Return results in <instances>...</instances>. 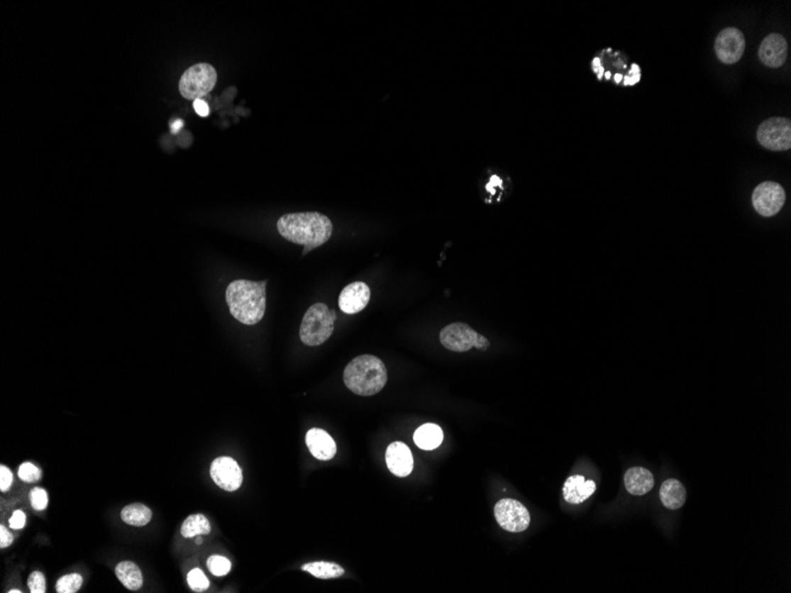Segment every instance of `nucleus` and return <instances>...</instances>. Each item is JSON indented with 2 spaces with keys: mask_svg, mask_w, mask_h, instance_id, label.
I'll use <instances>...</instances> for the list:
<instances>
[{
  "mask_svg": "<svg viewBox=\"0 0 791 593\" xmlns=\"http://www.w3.org/2000/svg\"><path fill=\"white\" fill-rule=\"evenodd\" d=\"M277 231L284 240L304 245V255L330 240L333 224L319 212L288 214L279 219Z\"/></svg>",
  "mask_w": 791,
  "mask_h": 593,
  "instance_id": "1",
  "label": "nucleus"
},
{
  "mask_svg": "<svg viewBox=\"0 0 791 593\" xmlns=\"http://www.w3.org/2000/svg\"><path fill=\"white\" fill-rule=\"evenodd\" d=\"M267 281L236 279L226 292V304L233 318L244 325H256L265 316Z\"/></svg>",
  "mask_w": 791,
  "mask_h": 593,
  "instance_id": "2",
  "label": "nucleus"
},
{
  "mask_svg": "<svg viewBox=\"0 0 791 593\" xmlns=\"http://www.w3.org/2000/svg\"><path fill=\"white\" fill-rule=\"evenodd\" d=\"M387 382V367L375 355L364 354L355 358L345 368V385L358 396H375L383 389Z\"/></svg>",
  "mask_w": 791,
  "mask_h": 593,
  "instance_id": "3",
  "label": "nucleus"
},
{
  "mask_svg": "<svg viewBox=\"0 0 791 593\" xmlns=\"http://www.w3.org/2000/svg\"><path fill=\"white\" fill-rule=\"evenodd\" d=\"M337 320L336 311L325 304H315L308 308L300 326V339L307 346H319L330 339Z\"/></svg>",
  "mask_w": 791,
  "mask_h": 593,
  "instance_id": "4",
  "label": "nucleus"
},
{
  "mask_svg": "<svg viewBox=\"0 0 791 593\" xmlns=\"http://www.w3.org/2000/svg\"><path fill=\"white\" fill-rule=\"evenodd\" d=\"M217 83V72L209 63H198L184 72L180 77L179 92L187 100L206 96Z\"/></svg>",
  "mask_w": 791,
  "mask_h": 593,
  "instance_id": "5",
  "label": "nucleus"
},
{
  "mask_svg": "<svg viewBox=\"0 0 791 593\" xmlns=\"http://www.w3.org/2000/svg\"><path fill=\"white\" fill-rule=\"evenodd\" d=\"M494 515L500 527L507 532H524L530 526L531 516L527 508L513 499L499 501L495 504Z\"/></svg>",
  "mask_w": 791,
  "mask_h": 593,
  "instance_id": "6",
  "label": "nucleus"
},
{
  "mask_svg": "<svg viewBox=\"0 0 791 593\" xmlns=\"http://www.w3.org/2000/svg\"><path fill=\"white\" fill-rule=\"evenodd\" d=\"M757 139L771 150H787L791 147V123L787 118H771L759 126Z\"/></svg>",
  "mask_w": 791,
  "mask_h": 593,
  "instance_id": "7",
  "label": "nucleus"
},
{
  "mask_svg": "<svg viewBox=\"0 0 791 593\" xmlns=\"http://www.w3.org/2000/svg\"><path fill=\"white\" fill-rule=\"evenodd\" d=\"M785 203V192L777 182H765L756 187L752 204L756 211L764 217H773L780 211Z\"/></svg>",
  "mask_w": 791,
  "mask_h": 593,
  "instance_id": "8",
  "label": "nucleus"
},
{
  "mask_svg": "<svg viewBox=\"0 0 791 593\" xmlns=\"http://www.w3.org/2000/svg\"><path fill=\"white\" fill-rule=\"evenodd\" d=\"M714 49H716L717 56L723 63L726 65L737 63L744 54V35L738 29L727 28L717 37Z\"/></svg>",
  "mask_w": 791,
  "mask_h": 593,
  "instance_id": "9",
  "label": "nucleus"
},
{
  "mask_svg": "<svg viewBox=\"0 0 791 593\" xmlns=\"http://www.w3.org/2000/svg\"><path fill=\"white\" fill-rule=\"evenodd\" d=\"M210 475L214 482L226 492H235L238 489L243 481V475L238 463L233 458H226V456L216 458L215 461L212 462Z\"/></svg>",
  "mask_w": 791,
  "mask_h": 593,
  "instance_id": "10",
  "label": "nucleus"
},
{
  "mask_svg": "<svg viewBox=\"0 0 791 593\" xmlns=\"http://www.w3.org/2000/svg\"><path fill=\"white\" fill-rule=\"evenodd\" d=\"M477 338V333L462 322H455L446 326L441 331V343L453 352H467L472 350Z\"/></svg>",
  "mask_w": 791,
  "mask_h": 593,
  "instance_id": "11",
  "label": "nucleus"
},
{
  "mask_svg": "<svg viewBox=\"0 0 791 593\" xmlns=\"http://www.w3.org/2000/svg\"><path fill=\"white\" fill-rule=\"evenodd\" d=\"M371 292L364 282H353L345 287L339 295V307L345 314H357L369 304Z\"/></svg>",
  "mask_w": 791,
  "mask_h": 593,
  "instance_id": "12",
  "label": "nucleus"
},
{
  "mask_svg": "<svg viewBox=\"0 0 791 593\" xmlns=\"http://www.w3.org/2000/svg\"><path fill=\"white\" fill-rule=\"evenodd\" d=\"M787 44L783 36L771 33L759 47V60L769 68H780L787 60Z\"/></svg>",
  "mask_w": 791,
  "mask_h": 593,
  "instance_id": "13",
  "label": "nucleus"
},
{
  "mask_svg": "<svg viewBox=\"0 0 791 593\" xmlns=\"http://www.w3.org/2000/svg\"><path fill=\"white\" fill-rule=\"evenodd\" d=\"M387 465L394 475L405 477L410 475L414 469V458L411 451L404 443L394 442L387 449Z\"/></svg>",
  "mask_w": 791,
  "mask_h": 593,
  "instance_id": "14",
  "label": "nucleus"
},
{
  "mask_svg": "<svg viewBox=\"0 0 791 593\" xmlns=\"http://www.w3.org/2000/svg\"><path fill=\"white\" fill-rule=\"evenodd\" d=\"M306 444L311 454L320 461H330L337 453L333 438L321 429H311L306 435Z\"/></svg>",
  "mask_w": 791,
  "mask_h": 593,
  "instance_id": "15",
  "label": "nucleus"
},
{
  "mask_svg": "<svg viewBox=\"0 0 791 593\" xmlns=\"http://www.w3.org/2000/svg\"><path fill=\"white\" fill-rule=\"evenodd\" d=\"M596 484L594 481H587L584 476H571L566 480L563 487V495L566 502L571 504H580L594 493Z\"/></svg>",
  "mask_w": 791,
  "mask_h": 593,
  "instance_id": "16",
  "label": "nucleus"
},
{
  "mask_svg": "<svg viewBox=\"0 0 791 593\" xmlns=\"http://www.w3.org/2000/svg\"><path fill=\"white\" fill-rule=\"evenodd\" d=\"M624 486L631 495L642 497L653 489L654 477L648 469L634 467L624 474Z\"/></svg>",
  "mask_w": 791,
  "mask_h": 593,
  "instance_id": "17",
  "label": "nucleus"
},
{
  "mask_svg": "<svg viewBox=\"0 0 791 593\" xmlns=\"http://www.w3.org/2000/svg\"><path fill=\"white\" fill-rule=\"evenodd\" d=\"M660 497L665 507L675 511L684 506L686 501V489L680 481L668 479L660 488Z\"/></svg>",
  "mask_w": 791,
  "mask_h": 593,
  "instance_id": "18",
  "label": "nucleus"
},
{
  "mask_svg": "<svg viewBox=\"0 0 791 593\" xmlns=\"http://www.w3.org/2000/svg\"><path fill=\"white\" fill-rule=\"evenodd\" d=\"M414 440L419 449L433 450L443 442V431L436 424L428 423L416 430Z\"/></svg>",
  "mask_w": 791,
  "mask_h": 593,
  "instance_id": "19",
  "label": "nucleus"
},
{
  "mask_svg": "<svg viewBox=\"0 0 791 593\" xmlns=\"http://www.w3.org/2000/svg\"><path fill=\"white\" fill-rule=\"evenodd\" d=\"M115 575L122 582V585L131 591H138L143 587V573L132 561L118 562V566L115 567Z\"/></svg>",
  "mask_w": 791,
  "mask_h": 593,
  "instance_id": "20",
  "label": "nucleus"
},
{
  "mask_svg": "<svg viewBox=\"0 0 791 593\" xmlns=\"http://www.w3.org/2000/svg\"><path fill=\"white\" fill-rule=\"evenodd\" d=\"M121 519L127 525L143 527L152 520V511L143 504H128L122 509Z\"/></svg>",
  "mask_w": 791,
  "mask_h": 593,
  "instance_id": "21",
  "label": "nucleus"
},
{
  "mask_svg": "<svg viewBox=\"0 0 791 593\" xmlns=\"http://www.w3.org/2000/svg\"><path fill=\"white\" fill-rule=\"evenodd\" d=\"M302 570L319 579L339 578L345 573L344 568L341 566L336 564V562H328V561L308 562V564L302 566Z\"/></svg>",
  "mask_w": 791,
  "mask_h": 593,
  "instance_id": "22",
  "label": "nucleus"
},
{
  "mask_svg": "<svg viewBox=\"0 0 791 593\" xmlns=\"http://www.w3.org/2000/svg\"><path fill=\"white\" fill-rule=\"evenodd\" d=\"M210 531H211V526L206 516L203 514H194L185 519L180 533L184 538H194V536L209 534Z\"/></svg>",
  "mask_w": 791,
  "mask_h": 593,
  "instance_id": "23",
  "label": "nucleus"
},
{
  "mask_svg": "<svg viewBox=\"0 0 791 593\" xmlns=\"http://www.w3.org/2000/svg\"><path fill=\"white\" fill-rule=\"evenodd\" d=\"M82 584L83 578L77 573L65 575L58 579L57 582H56V592L75 593L81 589Z\"/></svg>",
  "mask_w": 791,
  "mask_h": 593,
  "instance_id": "24",
  "label": "nucleus"
},
{
  "mask_svg": "<svg viewBox=\"0 0 791 593\" xmlns=\"http://www.w3.org/2000/svg\"><path fill=\"white\" fill-rule=\"evenodd\" d=\"M187 584L190 586V589L194 592H203L205 589H209L210 582L204 572L199 570V568H194L189 572L187 575Z\"/></svg>",
  "mask_w": 791,
  "mask_h": 593,
  "instance_id": "25",
  "label": "nucleus"
},
{
  "mask_svg": "<svg viewBox=\"0 0 791 593\" xmlns=\"http://www.w3.org/2000/svg\"><path fill=\"white\" fill-rule=\"evenodd\" d=\"M206 564H208L210 572L216 577L226 575L231 570V562H230L229 559L221 557V555H212V557L209 558Z\"/></svg>",
  "mask_w": 791,
  "mask_h": 593,
  "instance_id": "26",
  "label": "nucleus"
},
{
  "mask_svg": "<svg viewBox=\"0 0 791 593\" xmlns=\"http://www.w3.org/2000/svg\"><path fill=\"white\" fill-rule=\"evenodd\" d=\"M18 476L19 479L24 482L35 483L40 481V477H42V472H40V468H37L36 465L30 463V462H26V463H23L19 467Z\"/></svg>",
  "mask_w": 791,
  "mask_h": 593,
  "instance_id": "27",
  "label": "nucleus"
},
{
  "mask_svg": "<svg viewBox=\"0 0 791 593\" xmlns=\"http://www.w3.org/2000/svg\"><path fill=\"white\" fill-rule=\"evenodd\" d=\"M28 586L33 593L47 592V580L42 572H33L28 579Z\"/></svg>",
  "mask_w": 791,
  "mask_h": 593,
  "instance_id": "28",
  "label": "nucleus"
},
{
  "mask_svg": "<svg viewBox=\"0 0 791 593\" xmlns=\"http://www.w3.org/2000/svg\"><path fill=\"white\" fill-rule=\"evenodd\" d=\"M30 501L36 511H44L48 506V494L42 488H33L30 493Z\"/></svg>",
  "mask_w": 791,
  "mask_h": 593,
  "instance_id": "29",
  "label": "nucleus"
},
{
  "mask_svg": "<svg viewBox=\"0 0 791 593\" xmlns=\"http://www.w3.org/2000/svg\"><path fill=\"white\" fill-rule=\"evenodd\" d=\"M12 481H13V475H12L11 470L6 468L5 465H1L0 467V490L8 492L11 487Z\"/></svg>",
  "mask_w": 791,
  "mask_h": 593,
  "instance_id": "30",
  "label": "nucleus"
},
{
  "mask_svg": "<svg viewBox=\"0 0 791 593\" xmlns=\"http://www.w3.org/2000/svg\"><path fill=\"white\" fill-rule=\"evenodd\" d=\"M26 516L24 511H16L10 519L9 523H10V527L12 529H22L26 526Z\"/></svg>",
  "mask_w": 791,
  "mask_h": 593,
  "instance_id": "31",
  "label": "nucleus"
},
{
  "mask_svg": "<svg viewBox=\"0 0 791 593\" xmlns=\"http://www.w3.org/2000/svg\"><path fill=\"white\" fill-rule=\"evenodd\" d=\"M12 541H13V536H12L11 533L9 532L5 526H0V547L1 548L9 547L11 545Z\"/></svg>",
  "mask_w": 791,
  "mask_h": 593,
  "instance_id": "32",
  "label": "nucleus"
},
{
  "mask_svg": "<svg viewBox=\"0 0 791 593\" xmlns=\"http://www.w3.org/2000/svg\"><path fill=\"white\" fill-rule=\"evenodd\" d=\"M194 108L196 113H197L199 116H203V118H206V116L210 114V109H209L208 104H206L204 100H201V99L194 101Z\"/></svg>",
  "mask_w": 791,
  "mask_h": 593,
  "instance_id": "33",
  "label": "nucleus"
},
{
  "mask_svg": "<svg viewBox=\"0 0 791 593\" xmlns=\"http://www.w3.org/2000/svg\"><path fill=\"white\" fill-rule=\"evenodd\" d=\"M474 347L477 348V350H486L488 347H489V341H488L484 336L477 334V340H475V343H474Z\"/></svg>",
  "mask_w": 791,
  "mask_h": 593,
  "instance_id": "34",
  "label": "nucleus"
},
{
  "mask_svg": "<svg viewBox=\"0 0 791 593\" xmlns=\"http://www.w3.org/2000/svg\"><path fill=\"white\" fill-rule=\"evenodd\" d=\"M183 126L184 121L183 120H182V118H176V120H173V121L171 122V132L176 134V133L179 132L180 129L183 128Z\"/></svg>",
  "mask_w": 791,
  "mask_h": 593,
  "instance_id": "35",
  "label": "nucleus"
},
{
  "mask_svg": "<svg viewBox=\"0 0 791 593\" xmlns=\"http://www.w3.org/2000/svg\"><path fill=\"white\" fill-rule=\"evenodd\" d=\"M8 592L9 593H21V592H22V591H19V589H11V591H8Z\"/></svg>",
  "mask_w": 791,
  "mask_h": 593,
  "instance_id": "36",
  "label": "nucleus"
},
{
  "mask_svg": "<svg viewBox=\"0 0 791 593\" xmlns=\"http://www.w3.org/2000/svg\"><path fill=\"white\" fill-rule=\"evenodd\" d=\"M197 543H198V545H201V538H198Z\"/></svg>",
  "mask_w": 791,
  "mask_h": 593,
  "instance_id": "37",
  "label": "nucleus"
}]
</instances>
